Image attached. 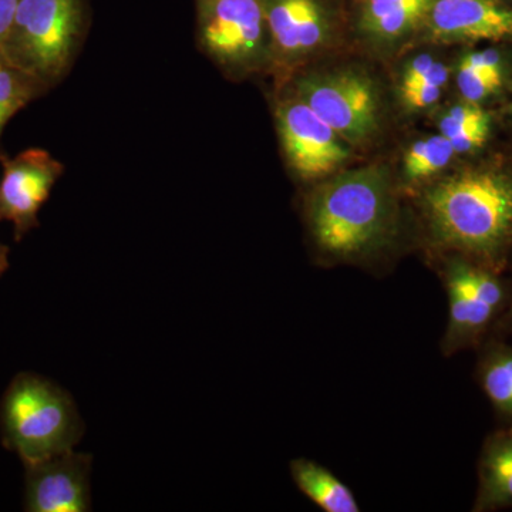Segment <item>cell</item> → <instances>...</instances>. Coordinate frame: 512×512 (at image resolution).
<instances>
[{"label":"cell","mask_w":512,"mask_h":512,"mask_svg":"<svg viewBox=\"0 0 512 512\" xmlns=\"http://www.w3.org/2000/svg\"><path fill=\"white\" fill-rule=\"evenodd\" d=\"M306 218L316 247L336 261H357L386 245L394 207L379 168L349 171L313 192Z\"/></svg>","instance_id":"1"},{"label":"cell","mask_w":512,"mask_h":512,"mask_svg":"<svg viewBox=\"0 0 512 512\" xmlns=\"http://www.w3.org/2000/svg\"><path fill=\"white\" fill-rule=\"evenodd\" d=\"M431 234L443 247L493 259L512 237V180L491 170L451 175L424 195Z\"/></svg>","instance_id":"2"},{"label":"cell","mask_w":512,"mask_h":512,"mask_svg":"<svg viewBox=\"0 0 512 512\" xmlns=\"http://www.w3.org/2000/svg\"><path fill=\"white\" fill-rule=\"evenodd\" d=\"M87 30V0H20L0 53L50 92L72 70Z\"/></svg>","instance_id":"3"},{"label":"cell","mask_w":512,"mask_h":512,"mask_svg":"<svg viewBox=\"0 0 512 512\" xmlns=\"http://www.w3.org/2000/svg\"><path fill=\"white\" fill-rule=\"evenodd\" d=\"M3 443L32 464L74 450L86 424L69 392L45 377L22 373L0 407Z\"/></svg>","instance_id":"4"},{"label":"cell","mask_w":512,"mask_h":512,"mask_svg":"<svg viewBox=\"0 0 512 512\" xmlns=\"http://www.w3.org/2000/svg\"><path fill=\"white\" fill-rule=\"evenodd\" d=\"M198 46L231 74L258 69L269 57L265 0H195Z\"/></svg>","instance_id":"5"},{"label":"cell","mask_w":512,"mask_h":512,"mask_svg":"<svg viewBox=\"0 0 512 512\" xmlns=\"http://www.w3.org/2000/svg\"><path fill=\"white\" fill-rule=\"evenodd\" d=\"M276 123L289 167L301 180H319L348 160L339 134L298 97L279 101Z\"/></svg>","instance_id":"6"},{"label":"cell","mask_w":512,"mask_h":512,"mask_svg":"<svg viewBox=\"0 0 512 512\" xmlns=\"http://www.w3.org/2000/svg\"><path fill=\"white\" fill-rule=\"evenodd\" d=\"M296 97L325 120L340 137L362 141L377 127V96L359 73H336L299 80Z\"/></svg>","instance_id":"7"},{"label":"cell","mask_w":512,"mask_h":512,"mask_svg":"<svg viewBox=\"0 0 512 512\" xmlns=\"http://www.w3.org/2000/svg\"><path fill=\"white\" fill-rule=\"evenodd\" d=\"M0 221L13 225L16 241L39 227L40 208L64 173V165L43 148H28L15 157L0 156Z\"/></svg>","instance_id":"8"},{"label":"cell","mask_w":512,"mask_h":512,"mask_svg":"<svg viewBox=\"0 0 512 512\" xmlns=\"http://www.w3.org/2000/svg\"><path fill=\"white\" fill-rule=\"evenodd\" d=\"M93 457L67 451L26 466V510L32 512L92 511Z\"/></svg>","instance_id":"9"},{"label":"cell","mask_w":512,"mask_h":512,"mask_svg":"<svg viewBox=\"0 0 512 512\" xmlns=\"http://www.w3.org/2000/svg\"><path fill=\"white\" fill-rule=\"evenodd\" d=\"M424 25L439 42H498L512 37V6L504 0H434Z\"/></svg>","instance_id":"10"},{"label":"cell","mask_w":512,"mask_h":512,"mask_svg":"<svg viewBox=\"0 0 512 512\" xmlns=\"http://www.w3.org/2000/svg\"><path fill=\"white\" fill-rule=\"evenodd\" d=\"M269 56L284 60L311 52L325 40L332 9L326 0H265Z\"/></svg>","instance_id":"11"},{"label":"cell","mask_w":512,"mask_h":512,"mask_svg":"<svg viewBox=\"0 0 512 512\" xmlns=\"http://www.w3.org/2000/svg\"><path fill=\"white\" fill-rule=\"evenodd\" d=\"M434 0H362L359 26L367 35L392 40L426 23Z\"/></svg>","instance_id":"12"},{"label":"cell","mask_w":512,"mask_h":512,"mask_svg":"<svg viewBox=\"0 0 512 512\" xmlns=\"http://www.w3.org/2000/svg\"><path fill=\"white\" fill-rule=\"evenodd\" d=\"M512 505V429L500 431L485 444L480 460L476 510Z\"/></svg>","instance_id":"13"},{"label":"cell","mask_w":512,"mask_h":512,"mask_svg":"<svg viewBox=\"0 0 512 512\" xmlns=\"http://www.w3.org/2000/svg\"><path fill=\"white\" fill-rule=\"evenodd\" d=\"M293 483L320 510L326 512H359L355 494L328 468L308 458H295L289 464Z\"/></svg>","instance_id":"14"},{"label":"cell","mask_w":512,"mask_h":512,"mask_svg":"<svg viewBox=\"0 0 512 512\" xmlns=\"http://www.w3.org/2000/svg\"><path fill=\"white\" fill-rule=\"evenodd\" d=\"M446 289L450 313H448V325L441 343V350L448 356L466 346L470 340L476 338L478 333L483 332L495 311L487 303L471 298L466 293L453 288Z\"/></svg>","instance_id":"15"},{"label":"cell","mask_w":512,"mask_h":512,"mask_svg":"<svg viewBox=\"0 0 512 512\" xmlns=\"http://www.w3.org/2000/svg\"><path fill=\"white\" fill-rule=\"evenodd\" d=\"M446 288L457 289L471 298L487 303L497 311L504 301V288L491 272L468 264L461 259L448 262L444 271Z\"/></svg>","instance_id":"16"},{"label":"cell","mask_w":512,"mask_h":512,"mask_svg":"<svg viewBox=\"0 0 512 512\" xmlns=\"http://www.w3.org/2000/svg\"><path fill=\"white\" fill-rule=\"evenodd\" d=\"M46 93L35 79L20 72L0 53V138L16 113Z\"/></svg>","instance_id":"17"},{"label":"cell","mask_w":512,"mask_h":512,"mask_svg":"<svg viewBox=\"0 0 512 512\" xmlns=\"http://www.w3.org/2000/svg\"><path fill=\"white\" fill-rule=\"evenodd\" d=\"M454 154L453 144L443 134L424 138L404 154V175L412 181L429 178L444 170Z\"/></svg>","instance_id":"18"},{"label":"cell","mask_w":512,"mask_h":512,"mask_svg":"<svg viewBox=\"0 0 512 512\" xmlns=\"http://www.w3.org/2000/svg\"><path fill=\"white\" fill-rule=\"evenodd\" d=\"M481 383L495 409L512 416V350L498 349L487 356Z\"/></svg>","instance_id":"19"},{"label":"cell","mask_w":512,"mask_h":512,"mask_svg":"<svg viewBox=\"0 0 512 512\" xmlns=\"http://www.w3.org/2000/svg\"><path fill=\"white\" fill-rule=\"evenodd\" d=\"M490 124V116L477 103L466 101L451 107L440 120V134L453 138L480 126Z\"/></svg>","instance_id":"20"},{"label":"cell","mask_w":512,"mask_h":512,"mask_svg":"<svg viewBox=\"0 0 512 512\" xmlns=\"http://www.w3.org/2000/svg\"><path fill=\"white\" fill-rule=\"evenodd\" d=\"M503 80V77L478 72L464 63H461L458 69V89L463 94L464 100L470 103L478 104L490 97L503 86Z\"/></svg>","instance_id":"21"},{"label":"cell","mask_w":512,"mask_h":512,"mask_svg":"<svg viewBox=\"0 0 512 512\" xmlns=\"http://www.w3.org/2000/svg\"><path fill=\"white\" fill-rule=\"evenodd\" d=\"M461 63L473 67L478 72L503 77V59L495 50L471 53V55L464 57Z\"/></svg>","instance_id":"22"},{"label":"cell","mask_w":512,"mask_h":512,"mask_svg":"<svg viewBox=\"0 0 512 512\" xmlns=\"http://www.w3.org/2000/svg\"><path fill=\"white\" fill-rule=\"evenodd\" d=\"M441 89L439 86H423L412 87V89L403 90V99L407 106L412 109H426L431 104L436 103L440 99Z\"/></svg>","instance_id":"23"},{"label":"cell","mask_w":512,"mask_h":512,"mask_svg":"<svg viewBox=\"0 0 512 512\" xmlns=\"http://www.w3.org/2000/svg\"><path fill=\"white\" fill-rule=\"evenodd\" d=\"M488 131H490V124L487 126H480L473 128V130L466 131V133L458 134L453 138H448L453 144L454 151L457 153H470V151L477 150L483 146L487 141Z\"/></svg>","instance_id":"24"},{"label":"cell","mask_w":512,"mask_h":512,"mask_svg":"<svg viewBox=\"0 0 512 512\" xmlns=\"http://www.w3.org/2000/svg\"><path fill=\"white\" fill-rule=\"evenodd\" d=\"M434 63H436V60L430 55H420L413 59L412 63H409V66L404 70L402 89H406V87L417 82L420 77L429 72Z\"/></svg>","instance_id":"25"},{"label":"cell","mask_w":512,"mask_h":512,"mask_svg":"<svg viewBox=\"0 0 512 512\" xmlns=\"http://www.w3.org/2000/svg\"><path fill=\"white\" fill-rule=\"evenodd\" d=\"M20 0H0V46L8 36Z\"/></svg>","instance_id":"26"},{"label":"cell","mask_w":512,"mask_h":512,"mask_svg":"<svg viewBox=\"0 0 512 512\" xmlns=\"http://www.w3.org/2000/svg\"><path fill=\"white\" fill-rule=\"evenodd\" d=\"M9 247L0 242V276L5 274L9 268Z\"/></svg>","instance_id":"27"}]
</instances>
